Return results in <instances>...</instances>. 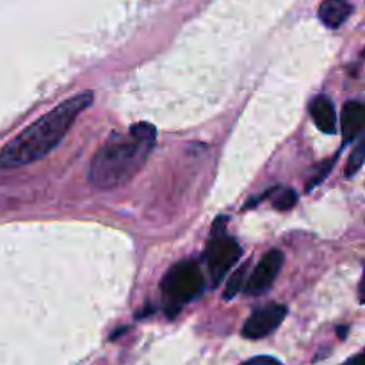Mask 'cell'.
I'll return each instance as SVG.
<instances>
[{
    "instance_id": "1",
    "label": "cell",
    "mask_w": 365,
    "mask_h": 365,
    "mask_svg": "<svg viewBox=\"0 0 365 365\" xmlns=\"http://www.w3.org/2000/svg\"><path fill=\"white\" fill-rule=\"evenodd\" d=\"M93 100V91L78 93L29 125L0 150V170L29 166L48 155L70 132L75 120L91 106Z\"/></svg>"
},
{
    "instance_id": "2",
    "label": "cell",
    "mask_w": 365,
    "mask_h": 365,
    "mask_svg": "<svg viewBox=\"0 0 365 365\" xmlns=\"http://www.w3.org/2000/svg\"><path fill=\"white\" fill-rule=\"evenodd\" d=\"M157 130L150 123H135L125 134H116L95 153L89 166V180L95 187L114 189L139 173L155 146Z\"/></svg>"
},
{
    "instance_id": "3",
    "label": "cell",
    "mask_w": 365,
    "mask_h": 365,
    "mask_svg": "<svg viewBox=\"0 0 365 365\" xmlns=\"http://www.w3.org/2000/svg\"><path fill=\"white\" fill-rule=\"evenodd\" d=\"M205 278L196 262L184 260L171 267L163 280V294L171 310L180 309L202 294Z\"/></svg>"
},
{
    "instance_id": "4",
    "label": "cell",
    "mask_w": 365,
    "mask_h": 365,
    "mask_svg": "<svg viewBox=\"0 0 365 365\" xmlns=\"http://www.w3.org/2000/svg\"><path fill=\"white\" fill-rule=\"evenodd\" d=\"M241 246L232 237L217 235L216 239L209 242L205 250V264L209 267V274L214 287L220 285L221 280L228 274V271L237 264V260L241 259Z\"/></svg>"
},
{
    "instance_id": "5",
    "label": "cell",
    "mask_w": 365,
    "mask_h": 365,
    "mask_svg": "<svg viewBox=\"0 0 365 365\" xmlns=\"http://www.w3.org/2000/svg\"><path fill=\"white\" fill-rule=\"evenodd\" d=\"M284 267V253L278 250H271L267 255L262 257L255 266L253 273L246 280L245 292L248 296H262L273 287L274 280Z\"/></svg>"
},
{
    "instance_id": "6",
    "label": "cell",
    "mask_w": 365,
    "mask_h": 365,
    "mask_svg": "<svg viewBox=\"0 0 365 365\" xmlns=\"http://www.w3.org/2000/svg\"><path fill=\"white\" fill-rule=\"evenodd\" d=\"M285 316H287V309L284 305H278V303L260 307L248 317V321L242 327V337L250 339V341L264 339L266 335L273 334L284 323Z\"/></svg>"
},
{
    "instance_id": "7",
    "label": "cell",
    "mask_w": 365,
    "mask_h": 365,
    "mask_svg": "<svg viewBox=\"0 0 365 365\" xmlns=\"http://www.w3.org/2000/svg\"><path fill=\"white\" fill-rule=\"evenodd\" d=\"M310 116H312L316 127L324 134L337 132V110L328 96L319 95L310 102Z\"/></svg>"
},
{
    "instance_id": "8",
    "label": "cell",
    "mask_w": 365,
    "mask_h": 365,
    "mask_svg": "<svg viewBox=\"0 0 365 365\" xmlns=\"http://www.w3.org/2000/svg\"><path fill=\"white\" fill-rule=\"evenodd\" d=\"M364 127V106L362 102H348L341 113V132L344 143H353L360 135Z\"/></svg>"
},
{
    "instance_id": "9",
    "label": "cell",
    "mask_w": 365,
    "mask_h": 365,
    "mask_svg": "<svg viewBox=\"0 0 365 365\" xmlns=\"http://www.w3.org/2000/svg\"><path fill=\"white\" fill-rule=\"evenodd\" d=\"M351 13L353 6L348 0H324L319 6V20L330 29L341 27Z\"/></svg>"
},
{
    "instance_id": "10",
    "label": "cell",
    "mask_w": 365,
    "mask_h": 365,
    "mask_svg": "<svg viewBox=\"0 0 365 365\" xmlns=\"http://www.w3.org/2000/svg\"><path fill=\"white\" fill-rule=\"evenodd\" d=\"M248 267H250V262L242 264V266L237 267V271L232 274L230 280H228V284H227V287H225V299L235 298L239 292L245 291L246 273H248Z\"/></svg>"
},
{
    "instance_id": "11",
    "label": "cell",
    "mask_w": 365,
    "mask_h": 365,
    "mask_svg": "<svg viewBox=\"0 0 365 365\" xmlns=\"http://www.w3.org/2000/svg\"><path fill=\"white\" fill-rule=\"evenodd\" d=\"M274 196H273V207L277 210H289L296 205L298 202V196L292 189H280L274 187Z\"/></svg>"
},
{
    "instance_id": "12",
    "label": "cell",
    "mask_w": 365,
    "mask_h": 365,
    "mask_svg": "<svg viewBox=\"0 0 365 365\" xmlns=\"http://www.w3.org/2000/svg\"><path fill=\"white\" fill-rule=\"evenodd\" d=\"M365 159V145L362 141L355 146V150L351 152L348 160V166H346V177H353V175L359 173V170L362 168Z\"/></svg>"
},
{
    "instance_id": "13",
    "label": "cell",
    "mask_w": 365,
    "mask_h": 365,
    "mask_svg": "<svg viewBox=\"0 0 365 365\" xmlns=\"http://www.w3.org/2000/svg\"><path fill=\"white\" fill-rule=\"evenodd\" d=\"M242 365H284V364H282L278 359H274V356L262 355V356H255V359L246 360Z\"/></svg>"
},
{
    "instance_id": "14",
    "label": "cell",
    "mask_w": 365,
    "mask_h": 365,
    "mask_svg": "<svg viewBox=\"0 0 365 365\" xmlns=\"http://www.w3.org/2000/svg\"><path fill=\"white\" fill-rule=\"evenodd\" d=\"M342 365H365V355L364 353H359V355H355L353 359L346 360Z\"/></svg>"
}]
</instances>
